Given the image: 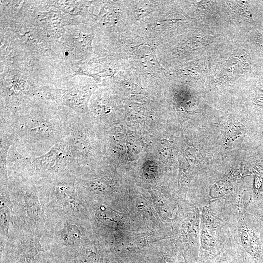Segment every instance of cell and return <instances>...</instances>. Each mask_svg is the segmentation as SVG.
<instances>
[{
	"label": "cell",
	"mask_w": 263,
	"mask_h": 263,
	"mask_svg": "<svg viewBox=\"0 0 263 263\" xmlns=\"http://www.w3.org/2000/svg\"><path fill=\"white\" fill-rule=\"evenodd\" d=\"M68 113L62 109L22 105L8 113L0 114V118L13 129L17 148L44 154L68 135Z\"/></svg>",
	"instance_id": "cell-1"
},
{
	"label": "cell",
	"mask_w": 263,
	"mask_h": 263,
	"mask_svg": "<svg viewBox=\"0 0 263 263\" xmlns=\"http://www.w3.org/2000/svg\"><path fill=\"white\" fill-rule=\"evenodd\" d=\"M7 167L31 180L46 182L78 168L65 140L55 145L46 153L33 156L23 155L14 144L8 152Z\"/></svg>",
	"instance_id": "cell-2"
},
{
	"label": "cell",
	"mask_w": 263,
	"mask_h": 263,
	"mask_svg": "<svg viewBox=\"0 0 263 263\" xmlns=\"http://www.w3.org/2000/svg\"><path fill=\"white\" fill-rule=\"evenodd\" d=\"M226 219L229 246L245 263H263V223L237 204L227 207Z\"/></svg>",
	"instance_id": "cell-3"
},
{
	"label": "cell",
	"mask_w": 263,
	"mask_h": 263,
	"mask_svg": "<svg viewBox=\"0 0 263 263\" xmlns=\"http://www.w3.org/2000/svg\"><path fill=\"white\" fill-rule=\"evenodd\" d=\"M198 263H214L228 247L225 207L216 203L201 208Z\"/></svg>",
	"instance_id": "cell-4"
},
{
	"label": "cell",
	"mask_w": 263,
	"mask_h": 263,
	"mask_svg": "<svg viewBox=\"0 0 263 263\" xmlns=\"http://www.w3.org/2000/svg\"><path fill=\"white\" fill-rule=\"evenodd\" d=\"M84 117L69 112L67 124L69 133L65 138L71 154L79 168L93 152V144Z\"/></svg>",
	"instance_id": "cell-5"
},
{
	"label": "cell",
	"mask_w": 263,
	"mask_h": 263,
	"mask_svg": "<svg viewBox=\"0 0 263 263\" xmlns=\"http://www.w3.org/2000/svg\"><path fill=\"white\" fill-rule=\"evenodd\" d=\"M16 136L13 129L9 123L0 118V173L6 177L7 168V157L11 147L15 143Z\"/></svg>",
	"instance_id": "cell-6"
},
{
	"label": "cell",
	"mask_w": 263,
	"mask_h": 263,
	"mask_svg": "<svg viewBox=\"0 0 263 263\" xmlns=\"http://www.w3.org/2000/svg\"><path fill=\"white\" fill-rule=\"evenodd\" d=\"M61 237L63 241L70 245H75L80 241L81 232L76 225H66L62 229Z\"/></svg>",
	"instance_id": "cell-7"
},
{
	"label": "cell",
	"mask_w": 263,
	"mask_h": 263,
	"mask_svg": "<svg viewBox=\"0 0 263 263\" xmlns=\"http://www.w3.org/2000/svg\"><path fill=\"white\" fill-rule=\"evenodd\" d=\"M263 201V172H255L253 192L248 202L258 203Z\"/></svg>",
	"instance_id": "cell-8"
},
{
	"label": "cell",
	"mask_w": 263,
	"mask_h": 263,
	"mask_svg": "<svg viewBox=\"0 0 263 263\" xmlns=\"http://www.w3.org/2000/svg\"><path fill=\"white\" fill-rule=\"evenodd\" d=\"M214 263H245L237 251L231 246L228 247Z\"/></svg>",
	"instance_id": "cell-9"
},
{
	"label": "cell",
	"mask_w": 263,
	"mask_h": 263,
	"mask_svg": "<svg viewBox=\"0 0 263 263\" xmlns=\"http://www.w3.org/2000/svg\"><path fill=\"white\" fill-rule=\"evenodd\" d=\"M22 250L23 258L25 260H30L40 251V246L37 240H29V242L25 244Z\"/></svg>",
	"instance_id": "cell-10"
},
{
	"label": "cell",
	"mask_w": 263,
	"mask_h": 263,
	"mask_svg": "<svg viewBox=\"0 0 263 263\" xmlns=\"http://www.w3.org/2000/svg\"><path fill=\"white\" fill-rule=\"evenodd\" d=\"M245 209L263 223V201L249 203Z\"/></svg>",
	"instance_id": "cell-11"
}]
</instances>
